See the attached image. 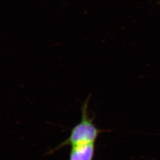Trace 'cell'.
Segmentation results:
<instances>
[{"label": "cell", "instance_id": "obj_1", "mask_svg": "<svg viewBox=\"0 0 160 160\" xmlns=\"http://www.w3.org/2000/svg\"><path fill=\"white\" fill-rule=\"evenodd\" d=\"M91 95L88 96L81 107V118L80 122L71 129L68 137L52 150L53 153L66 146H75L86 143H95L97 138L103 131L98 129L94 123V116L88 111Z\"/></svg>", "mask_w": 160, "mask_h": 160}, {"label": "cell", "instance_id": "obj_2", "mask_svg": "<svg viewBox=\"0 0 160 160\" xmlns=\"http://www.w3.org/2000/svg\"><path fill=\"white\" fill-rule=\"evenodd\" d=\"M95 143H86L71 147L69 160H93Z\"/></svg>", "mask_w": 160, "mask_h": 160}]
</instances>
